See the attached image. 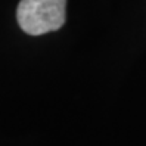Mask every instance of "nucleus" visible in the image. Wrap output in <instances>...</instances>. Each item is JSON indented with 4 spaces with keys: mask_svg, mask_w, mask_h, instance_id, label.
<instances>
[{
    "mask_svg": "<svg viewBox=\"0 0 146 146\" xmlns=\"http://www.w3.org/2000/svg\"><path fill=\"white\" fill-rule=\"evenodd\" d=\"M66 0H21L16 7V21L30 36L56 31L65 24Z\"/></svg>",
    "mask_w": 146,
    "mask_h": 146,
    "instance_id": "1",
    "label": "nucleus"
}]
</instances>
